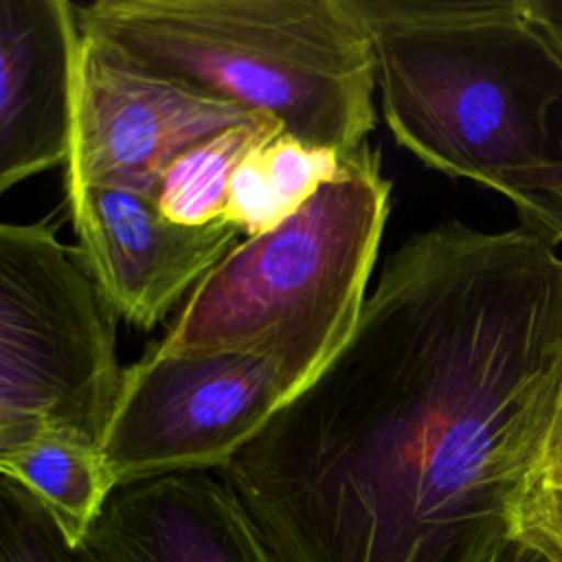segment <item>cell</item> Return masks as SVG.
Here are the masks:
<instances>
[{
    "instance_id": "obj_1",
    "label": "cell",
    "mask_w": 562,
    "mask_h": 562,
    "mask_svg": "<svg viewBox=\"0 0 562 562\" xmlns=\"http://www.w3.org/2000/svg\"><path fill=\"white\" fill-rule=\"evenodd\" d=\"M562 384V255L446 220L217 472L281 562H496Z\"/></svg>"
},
{
    "instance_id": "obj_2",
    "label": "cell",
    "mask_w": 562,
    "mask_h": 562,
    "mask_svg": "<svg viewBox=\"0 0 562 562\" xmlns=\"http://www.w3.org/2000/svg\"><path fill=\"white\" fill-rule=\"evenodd\" d=\"M373 53L397 145L507 198L520 226L562 244L549 116L562 66L525 0H349Z\"/></svg>"
},
{
    "instance_id": "obj_3",
    "label": "cell",
    "mask_w": 562,
    "mask_h": 562,
    "mask_svg": "<svg viewBox=\"0 0 562 562\" xmlns=\"http://www.w3.org/2000/svg\"><path fill=\"white\" fill-rule=\"evenodd\" d=\"M77 22L305 143L353 154L373 130L375 64L349 0H99Z\"/></svg>"
},
{
    "instance_id": "obj_4",
    "label": "cell",
    "mask_w": 562,
    "mask_h": 562,
    "mask_svg": "<svg viewBox=\"0 0 562 562\" xmlns=\"http://www.w3.org/2000/svg\"><path fill=\"white\" fill-rule=\"evenodd\" d=\"M389 198L380 151L364 145L338 180L209 270L154 347L165 356L268 358L296 395L358 325Z\"/></svg>"
},
{
    "instance_id": "obj_5",
    "label": "cell",
    "mask_w": 562,
    "mask_h": 562,
    "mask_svg": "<svg viewBox=\"0 0 562 562\" xmlns=\"http://www.w3.org/2000/svg\"><path fill=\"white\" fill-rule=\"evenodd\" d=\"M123 369L116 312L46 222L0 226V450L55 428L101 446Z\"/></svg>"
},
{
    "instance_id": "obj_6",
    "label": "cell",
    "mask_w": 562,
    "mask_h": 562,
    "mask_svg": "<svg viewBox=\"0 0 562 562\" xmlns=\"http://www.w3.org/2000/svg\"><path fill=\"white\" fill-rule=\"evenodd\" d=\"M294 397L261 356H165L154 345L123 369L101 439L119 485L191 470H222Z\"/></svg>"
},
{
    "instance_id": "obj_7",
    "label": "cell",
    "mask_w": 562,
    "mask_h": 562,
    "mask_svg": "<svg viewBox=\"0 0 562 562\" xmlns=\"http://www.w3.org/2000/svg\"><path fill=\"white\" fill-rule=\"evenodd\" d=\"M79 33L64 189L114 187L158 198L180 154L268 116L156 72L101 35Z\"/></svg>"
},
{
    "instance_id": "obj_8",
    "label": "cell",
    "mask_w": 562,
    "mask_h": 562,
    "mask_svg": "<svg viewBox=\"0 0 562 562\" xmlns=\"http://www.w3.org/2000/svg\"><path fill=\"white\" fill-rule=\"evenodd\" d=\"M79 255L116 312L149 331L239 241L222 220L202 226L162 215L158 200L114 187L66 189Z\"/></svg>"
},
{
    "instance_id": "obj_9",
    "label": "cell",
    "mask_w": 562,
    "mask_h": 562,
    "mask_svg": "<svg viewBox=\"0 0 562 562\" xmlns=\"http://www.w3.org/2000/svg\"><path fill=\"white\" fill-rule=\"evenodd\" d=\"M83 544L94 562H281L237 492L211 470L119 485Z\"/></svg>"
},
{
    "instance_id": "obj_10",
    "label": "cell",
    "mask_w": 562,
    "mask_h": 562,
    "mask_svg": "<svg viewBox=\"0 0 562 562\" xmlns=\"http://www.w3.org/2000/svg\"><path fill=\"white\" fill-rule=\"evenodd\" d=\"M77 4L0 0V191L66 165L72 136Z\"/></svg>"
},
{
    "instance_id": "obj_11",
    "label": "cell",
    "mask_w": 562,
    "mask_h": 562,
    "mask_svg": "<svg viewBox=\"0 0 562 562\" xmlns=\"http://www.w3.org/2000/svg\"><path fill=\"white\" fill-rule=\"evenodd\" d=\"M358 151L342 154L288 132L259 143L233 173L224 220L246 237L272 231L338 180Z\"/></svg>"
},
{
    "instance_id": "obj_12",
    "label": "cell",
    "mask_w": 562,
    "mask_h": 562,
    "mask_svg": "<svg viewBox=\"0 0 562 562\" xmlns=\"http://www.w3.org/2000/svg\"><path fill=\"white\" fill-rule=\"evenodd\" d=\"M0 474L31 490L77 544L86 540L105 501L116 490L101 446L55 428L0 450Z\"/></svg>"
},
{
    "instance_id": "obj_13",
    "label": "cell",
    "mask_w": 562,
    "mask_h": 562,
    "mask_svg": "<svg viewBox=\"0 0 562 562\" xmlns=\"http://www.w3.org/2000/svg\"><path fill=\"white\" fill-rule=\"evenodd\" d=\"M285 132L283 125L272 119H259L228 127L195 147L180 154L165 171L158 206L165 217L202 226L224 217L228 202V187L239 162L259 143Z\"/></svg>"
},
{
    "instance_id": "obj_14",
    "label": "cell",
    "mask_w": 562,
    "mask_h": 562,
    "mask_svg": "<svg viewBox=\"0 0 562 562\" xmlns=\"http://www.w3.org/2000/svg\"><path fill=\"white\" fill-rule=\"evenodd\" d=\"M0 562H94L22 483L0 474Z\"/></svg>"
},
{
    "instance_id": "obj_15",
    "label": "cell",
    "mask_w": 562,
    "mask_h": 562,
    "mask_svg": "<svg viewBox=\"0 0 562 562\" xmlns=\"http://www.w3.org/2000/svg\"><path fill=\"white\" fill-rule=\"evenodd\" d=\"M562 483V384L540 441L536 461L525 485H560Z\"/></svg>"
},
{
    "instance_id": "obj_16",
    "label": "cell",
    "mask_w": 562,
    "mask_h": 562,
    "mask_svg": "<svg viewBox=\"0 0 562 562\" xmlns=\"http://www.w3.org/2000/svg\"><path fill=\"white\" fill-rule=\"evenodd\" d=\"M527 15L562 66V0H525Z\"/></svg>"
},
{
    "instance_id": "obj_17",
    "label": "cell",
    "mask_w": 562,
    "mask_h": 562,
    "mask_svg": "<svg viewBox=\"0 0 562 562\" xmlns=\"http://www.w3.org/2000/svg\"><path fill=\"white\" fill-rule=\"evenodd\" d=\"M496 562H551V560L540 549L512 538L498 553Z\"/></svg>"
},
{
    "instance_id": "obj_18",
    "label": "cell",
    "mask_w": 562,
    "mask_h": 562,
    "mask_svg": "<svg viewBox=\"0 0 562 562\" xmlns=\"http://www.w3.org/2000/svg\"><path fill=\"white\" fill-rule=\"evenodd\" d=\"M558 165H560V184H558V200H560V211H562V140H560V151H558Z\"/></svg>"
}]
</instances>
